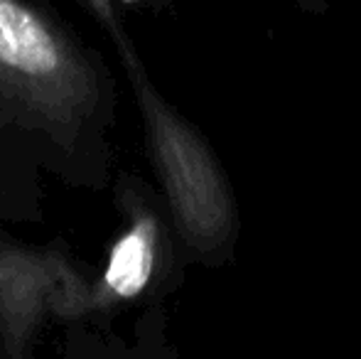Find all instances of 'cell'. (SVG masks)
Returning a JSON list of instances; mask_svg holds the SVG:
<instances>
[{"instance_id":"7a4b0ae2","label":"cell","mask_w":361,"mask_h":359,"mask_svg":"<svg viewBox=\"0 0 361 359\" xmlns=\"http://www.w3.org/2000/svg\"><path fill=\"white\" fill-rule=\"evenodd\" d=\"M99 101V74L72 39L23 0H0L3 111L69 143Z\"/></svg>"},{"instance_id":"5b68a950","label":"cell","mask_w":361,"mask_h":359,"mask_svg":"<svg viewBox=\"0 0 361 359\" xmlns=\"http://www.w3.org/2000/svg\"><path fill=\"white\" fill-rule=\"evenodd\" d=\"M86 5L91 8V13L99 18V23L104 25L106 30H109V35L116 39V44H118V49L128 47V37H126L123 28H121L118 18H116V10H114V3L111 0H86Z\"/></svg>"},{"instance_id":"3957f363","label":"cell","mask_w":361,"mask_h":359,"mask_svg":"<svg viewBox=\"0 0 361 359\" xmlns=\"http://www.w3.org/2000/svg\"><path fill=\"white\" fill-rule=\"evenodd\" d=\"M91 296L94 286L59 251L0 241V352L25 357L47 317H84Z\"/></svg>"},{"instance_id":"277c9868","label":"cell","mask_w":361,"mask_h":359,"mask_svg":"<svg viewBox=\"0 0 361 359\" xmlns=\"http://www.w3.org/2000/svg\"><path fill=\"white\" fill-rule=\"evenodd\" d=\"M121 202L128 224L111 246L99 283H94V310L138 303L147 293L177 283L175 269L182 244L167 205L160 207L138 185L126 187Z\"/></svg>"},{"instance_id":"6da1fadb","label":"cell","mask_w":361,"mask_h":359,"mask_svg":"<svg viewBox=\"0 0 361 359\" xmlns=\"http://www.w3.org/2000/svg\"><path fill=\"white\" fill-rule=\"evenodd\" d=\"M152 170L165 195L187 261L221 269L236 256L241 214L233 187L209 140L157 91L133 44L121 49Z\"/></svg>"},{"instance_id":"8992f818","label":"cell","mask_w":361,"mask_h":359,"mask_svg":"<svg viewBox=\"0 0 361 359\" xmlns=\"http://www.w3.org/2000/svg\"><path fill=\"white\" fill-rule=\"evenodd\" d=\"M126 3H133V0H126Z\"/></svg>"}]
</instances>
